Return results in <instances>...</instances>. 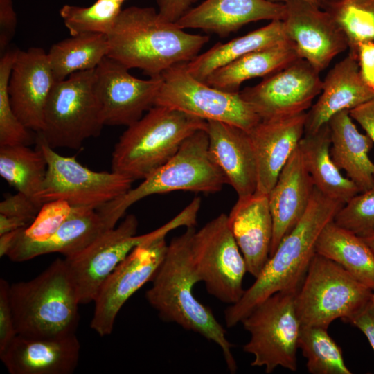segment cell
<instances>
[{"label":"cell","instance_id":"cell-1","mask_svg":"<svg viewBox=\"0 0 374 374\" xmlns=\"http://www.w3.org/2000/svg\"><path fill=\"white\" fill-rule=\"evenodd\" d=\"M343 205L314 188L303 217L283 238L240 299L226 308L224 321L227 328L241 323L257 305L272 294L298 290L316 253L321 233L334 220Z\"/></svg>","mask_w":374,"mask_h":374},{"label":"cell","instance_id":"cell-2","mask_svg":"<svg viewBox=\"0 0 374 374\" xmlns=\"http://www.w3.org/2000/svg\"><path fill=\"white\" fill-rule=\"evenodd\" d=\"M195 231V226L188 227L184 233L171 240L150 281L152 285L145 292V299L164 321L175 323L216 344L222 350L229 371L235 373L237 364L225 329L211 310L200 303L193 292L194 285L199 282L191 254Z\"/></svg>","mask_w":374,"mask_h":374},{"label":"cell","instance_id":"cell-3","mask_svg":"<svg viewBox=\"0 0 374 374\" xmlns=\"http://www.w3.org/2000/svg\"><path fill=\"white\" fill-rule=\"evenodd\" d=\"M107 37L108 57L150 77L190 61L209 40L206 35L187 33L175 23L161 20L152 7L139 6L123 9Z\"/></svg>","mask_w":374,"mask_h":374},{"label":"cell","instance_id":"cell-4","mask_svg":"<svg viewBox=\"0 0 374 374\" xmlns=\"http://www.w3.org/2000/svg\"><path fill=\"white\" fill-rule=\"evenodd\" d=\"M9 296L17 335L52 338L75 333L80 304L64 259L56 258L30 280L10 284Z\"/></svg>","mask_w":374,"mask_h":374},{"label":"cell","instance_id":"cell-5","mask_svg":"<svg viewBox=\"0 0 374 374\" xmlns=\"http://www.w3.org/2000/svg\"><path fill=\"white\" fill-rule=\"evenodd\" d=\"M206 126L199 117L154 105L119 137L112 154V171L132 181L144 179L169 161L188 137Z\"/></svg>","mask_w":374,"mask_h":374},{"label":"cell","instance_id":"cell-6","mask_svg":"<svg viewBox=\"0 0 374 374\" xmlns=\"http://www.w3.org/2000/svg\"><path fill=\"white\" fill-rule=\"evenodd\" d=\"M201 199L195 197L179 214L159 228L136 235L139 222L134 215H127L120 224L105 231L84 249L65 257L69 278L80 305L93 302L98 290L109 274L136 247L166 237L181 226H195Z\"/></svg>","mask_w":374,"mask_h":374},{"label":"cell","instance_id":"cell-7","mask_svg":"<svg viewBox=\"0 0 374 374\" xmlns=\"http://www.w3.org/2000/svg\"><path fill=\"white\" fill-rule=\"evenodd\" d=\"M227 184L208 150L206 130L188 137L178 152L136 188L97 208L107 229L116 226L129 207L152 195L177 190L215 193Z\"/></svg>","mask_w":374,"mask_h":374},{"label":"cell","instance_id":"cell-8","mask_svg":"<svg viewBox=\"0 0 374 374\" xmlns=\"http://www.w3.org/2000/svg\"><path fill=\"white\" fill-rule=\"evenodd\" d=\"M373 290L335 262L317 253L295 295L301 325L328 328L348 322L371 301Z\"/></svg>","mask_w":374,"mask_h":374},{"label":"cell","instance_id":"cell-9","mask_svg":"<svg viewBox=\"0 0 374 374\" xmlns=\"http://www.w3.org/2000/svg\"><path fill=\"white\" fill-rule=\"evenodd\" d=\"M94 85L95 69L55 82L38 132L52 148L78 150L85 140L100 134L105 125Z\"/></svg>","mask_w":374,"mask_h":374},{"label":"cell","instance_id":"cell-10","mask_svg":"<svg viewBox=\"0 0 374 374\" xmlns=\"http://www.w3.org/2000/svg\"><path fill=\"white\" fill-rule=\"evenodd\" d=\"M297 290L276 292L257 305L241 322L250 334L243 350L253 356L252 366L266 373L283 367L297 369L301 323L295 306Z\"/></svg>","mask_w":374,"mask_h":374},{"label":"cell","instance_id":"cell-11","mask_svg":"<svg viewBox=\"0 0 374 374\" xmlns=\"http://www.w3.org/2000/svg\"><path fill=\"white\" fill-rule=\"evenodd\" d=\"M36 133V147L47 162L46 177L37 196L41 206L64 200L72 207L97 209L132 188L134 181L121 174L93 171L80 163L75 157L59 154Z\"/></svg>","mask_w":374,"mask_h":374},{"label":"cell","instance_id":"cell-12","mask_svg":"<svg viewBox=\"0 0 374 374\" xmlns=\"http://www.w3.org/2000/svg\"><path fill=\"white\" fill-rule=\"evenodd\" d=\"M184 64L162 73L154 105L177 109L206 121L229 123L247 132L261 120L240 91L229 92L209 86L191 75Z\"/></svg>","mask_w":374,"mask_h":374},{"label":"cell","instance_id":"cell-13","mask_svg":"<svg viewBox=\"0 0 374 374\" xmlns=\"http://www.w3.org/2000/svg\"><path fill=\"white\" fill-rule=\"evenodd\" d=\"M191 254L199 280L209 294L230 305L240 299L247 269L227 215L220 214L194 232Z\"/></svg>","mask_w":374,"mask_h":374},{"label":"cell","instance_id":"cell-14","mask_svg":"<svg viewBox=\"0 0 374 374\" xmlns=\"http://www.w3.org/2000/svg\"><path fill=\"white\" fill-rule=\"evenodd\" d=\"M167 247L166 237L136 247L105 279L93 301L94 312L90 323L99 336L112 332L123 305L152 280L164 258Z\"/></svg>","mask_w":374,"mask_h":374},{"label":"cell","instance_id":"cell-15","mask_svg":"<svg viewBox=\"0 0 374 374\" xmlns=\"http://www.w3.org/2000/svg\"><path fill=\"white\" fill-rule=\"evenodd\" d=\"M161 76L142 80L108 56L95 69V91L105 125L129 126L155 105Z\"/></svg>","mask_w":374,"mask_h":374},{"label":"cell","instance_id":"cell-16","mask_svg":"<svg viewBox=\"0 0 374 374\" xmlns=\"http://www.w3.org/2000/svg\"><path fill=\"white\" fill-rule=\"evenodd\" d=\"M320 72L299 58L240 93L260 116L269 119L306 112L321 91Z\"/></svg>","mask_w":374,"mask_h":374},{"label":"cell","instance_id":"cell-17","mask_svg":"<svg viewBox=\"0 0 374 374\" xmlns=\"http://www.w3.org/2000/svg\"><path fill=\"white\" fill-rule=\"evenodd\" d=\"M282 20L287 39L292 42L301 58L318 71L348 48L347 38L330 15L302 0H287Z\"/></svg>","mask_w":374,"mask_h":374},{"label":"cell","instance_id":"cell-18","mask_svg":"<svg viewBox=\"0 0 374 374\" xmlns=\"http://www.w3.org/2000/svg\"><path fill=\"white\" fill-rule=\"evenodd\" d=\"M55 82L42 48L19 50L8 89L15 113L32 131L39 132L43 128L45 106Z\"/></svg>","mask_w":374,"mask_h":374},{"label":"cell","instance_id":"cell-19","mask_svg":"<svg viewBox=\"0 0 374 374\" xmlns=\"http://www.w3.org/2000/svg\"><path fill=\"white\" fill-rule=\"evenodd\" d=\"M307 112L261 119L248 133L258 171L257 192L269 194L278 175L305 134Z\"/></svg>","mask_w":374,"mask_h":374},{"label":"cell","instance_id":"cell-20","mask_svg":"<svg viewBox=\"0 0 374 374\" xmlns=\"http://www.w3.org/2000/svg\"><path fill=\"white\" fill-rule=\"evenodd\" d=\"M80 352L75 333L52 338L17 335L0 359L10 374H71L78 366Z\"/></svg>","mask_w":374,"mask_h":374},{"label":"cell","instance_id":"cell-21","mask_svg":"<svg viewBox=\"0 0 374 374\" xmlns=\"http://www.w3.org/2000/svg\"><path fill=\"white\" fill-rule=\"evenodd\" d=\"M208 150L238 198L257 190L256 157L247 131L221 121H207Z\"/></svg>","mask_w":374,"mask_h":374},{"label":"cell","instance_id":"cell-22","mask_svg":"<svg viewBox=\"0 0 374 374\" xmlns=\"http://www.w3.org/2000/svg\"><path fill=\"white\" fill-rule=\"evenodd\" d=\"M284 3L268 0H204L189 9L175 24L224 37L243 26L261 20H283Z\"/></svg>","mask_w":374,"mask_h":374},{"label":"cell","instance_id":"cell-23","mask_svg":"<svg viewBox=\"0 0 374 374\" xmlns=\"http://www.w3.org/2000/svg\"><path fill=\"white\" fill-rule=\"evenodd\" d=\"M315 188L304 164L299 146L280 171L268 194L273 220V236L269 256L307 210Z\"/></svg>","mask_w":374,"mask_h":374},{"label":"cell","instance_id":"cell-24","mask_svg":"<svg viewBox=\"0 0 374 374\" xmlns=\"http://www.w3.org/2000/svg\"><path fill=\"white\" fill-rule=\"evenodd\" d=\"M227 216L247 272L256 278L269 258L273 236L268 194L256 191L250 196L238 198Z\"/></svg>","mask_w":374,"mask_h":374},{"label":"cell","instance_id":"cell-25","mask_svg":"<svg viewBox=\"0 0 374 374\" xmlns=\"http://www.w3.org/2000/svg\"><path fill=\"white\" fill-rule=\"evenodd\" d=\"M321 93L307 112L305 134L316 132L337 113L374 98V89L363 80L358 60L349 54L328 72Z\"/></svg>","mask_w":374,"mask_h":374},{"label":"cell","instance_id":"cell-26","mask_svg":"<svg viewBox=\"0 0 374 374\" xmlns=\"http://www.w3.org/2000/svg\"><path fill=\"white\" fill-rule=\"evenodd\" d=\"M106 230L96 209L72 207L67 219L51 238L37 242H17L7 257L19 262L51 253L72 256L84 249Z\"/></svg>","mask_w":374,"mask_h":374},{"label":"cell","instance_id":"cell-27","mask_svg":"<svg viewBox=\"0 0 374 374\" xmlns=\"http://www.w3.org/2000/svg\"><path fill=\"white\" fill-rule=\"evenodd\" d=\"M331 145L330 156L335 164L353 181L360 192L374 182V163L368 157L373 143L366 134L359 132L349 110L341 111L328 122Z\"/></svg>","mask_w":374,"mask_h":374},{"label":"cell","instance_id":"cell-28","mask_svg":"<svg viewBox=\"0 0 374 374\" xmlns=\"http://www.w3.org/2000/svg\"><path fill=\"white\" fill-rule=\"evenodd\" d=\"M301 58L289 39L252 51L212 72L204 81L213 87L239 92L244 81L265 78Z\"/></svg>","mask_w":374,"mask_h":374},{"label":"cell","instance_id":"cell-29","mask_svg":"<svg viewBox=\"0 0 374 374\" xmlns=\"http://www.w3.org/2000/svg\"><path fill=\"white\" fill-rule=\"evenodd\" d=\"M330 145V129L326 123L314 133L305 134L299 148L315 188L326 197L344 204L360 191L333 162Z\"/></svg>","mask_w":374,"mask_h":374},{"label":"cell","instance_id":"cell-30","mask_svg":"<svg viewBox=\"0 0 374 374\" xmlns=\"http://www.w3.org/2000/svg\"><path fill=\"white\" fill-rule=\"evenodd\" d=\"M287 39L282 20H273L228 42H218L184 64L191 75L204 82L216 69L252 51Z\"/></svg>","mask_w":374,"mask_h":374},{"label":"cell","instance_id":"cell-31","mask_svg":"<svg viewBox=\"0 0 374 374\" xmlns=\"http://www.w3.org/2000/svg\"><path fill=\"white\" fill-rule=\"evenodd\" d=\"M315 251L341 266L372 290L374 289V255L359 235L332 221L321 233Z\"/></svg>","mask_w":374,"mask_h":374},{"label":"cell","instance_id":"cell-32","mask_svg":"<svg viewBox=\"0 0 374 374\" xmlns=\"http://www.w3.org/2000/svg\"><path fill=\"white\" fill-rule=\"evenodd\" d=\"M109 51L107 35L83 33L55 43L47 55L55 80L59 82L74 73L95 69Z\"/></svg>","mask_w":374,"mask_h":374},{"label":"cell","instance_id":"cell-33","mask_svg":"<svg viewBox=\"0 0 374 374\" xmlns=\"http://www.w3.org/2000/svg\"><path fill=\"white\" fill-rule=\"evenodd\" d=\"M46 170V158L38 148L31 149L24 145L0 146L1 177L37 203Z\"/></svg>","mask_w":374,"mask_h":374},{"label":"cell","instance_id":"cell-34","mask_svg":"<svg viewBox=\"0 0 374 374\" xmlns=\"http://www.w3.org/2000/svg\"><path fill=\"white\" fill-rule=\"evenodd\" d=\"M321 8L344 33L349 55L357 60L358 45L374 42V0H324Z\"/></svg>","mask_w":374,"mask_h":374},{"label":"cell","instance_id":"cell-35","mask_svg":"<svg viewBox=\"0 0 374 374\" xmlns=\"http://www.w3.org/2000/svg\"><path fill=\"white\" fill-rule=\"evenodd\" d=\"M298 347L312 374L352 373L344 362L341 348L330 336L328 328L302 326Z\"/></svg>","mask_w":374,"mask_h":374},{"label":"cell","instance_id":"cell-36","mask_svg":"<svg viewBox=\"0 0 374 374\" xmlns=\"http://www.w3.org/2000/svg\"><path fill=\"white\" fill-rule=\"evenodd\" d=\"M121 7L112 0H96L86 7L66 4L60 15L71 36L83 33L108 35L123 10Z\"/></svg>","mask_w":374,"mask_h":374},{"label":"cell","instance_id":"cell-37","mask_svg":"<svg viewBox=\"0 0 374 374\" xmlns=\"http://www.w3.org/2000/svg\"><path fill=\"white\" fill-rule=\"evenodd\" d=\"M18 51L8 49L0 59V146L30 145L36 140L15 113L9 96V79Z\"/></svg>","mask_w":374,"mask_h":374},{"label":"cell","instance_id":"cell-38","mask_svg":"<svg viewBox=\"0 0 374 374\" xmlns=\"http://www.w3.org/2000/svg\"><path fill=\"white\" fill-rule=\"evenodd\" d=\"M333 221L359 236L374 231V182L369 189L359 193L344 204Z\"/></svg>","mask_w":374,"mask_h":374},{"label":"cell","instance_id":"cell-39","mask_svg":"<svg viewBox=\"0 0 374 374\" xmlns=\"http://www.w3.org/2000/svg\"><path fill=\"white\" fill-rule=\"evenodd\" d=\"M71 209L72 206L64 200L44 203L33 222L21 229L17 242H37L48 240L67 219Z\"/></svg>","mask_w":374,"mask_h":374},{"label":"cell","instance_id":"cell-40","mask_svg":"<svg viewBox=\"0 0 374 374\" xmlns=\"http://www.w3.org/2000/svg\"><path fill=\"white\" fill-rule=\"evenodd\" d=\"M9 283L0 279V353L17 335L9 296Z\"/></svg>","mask_w":374,"mask_h":374},{"label":"cell","instance_id":"cell-41","mask_svg":"<svg viewBox=\"0 0 374 374\" xmlns=\"http://www.w3.org/2000/svg\"><path fill=\"white\" fill-rule=\"evenodd\" d=\"M42 206L32 198L18 192L7 197L0 203V213L27 219L31 222L35 219Z\"/></svg>","mask_w":374,"mask_h":374},{"label":"cell","instance_id":"cell-42","mask_svg":"<svg viewBox=\"0 0 374 374\" xmlns=\"http://www.w3.org/2000/svg\"><path fill=\"white\" fill-rule=\"evenodd\" d=\"M17 15L12 0H0V53L2 55L8 49L15 36Z\"/></svg>","mask_w":374,"mask_h":374},{"label":"cell","instance_id":"cell-43","mask_svg":"<svg viewBox=\"0 0 374 374\" xmlns=\"http://www.w3.org/2000/svg\"><path fill=\"white\" fill-rule=\"evenodd\" d=\"M197 0H157L161 20L176 23Z\"/></svg>","mask_w":374,"mask_h":374},{"label":"cell","instance_id":"cell-44","mask_svg":"<svg viewBox=\"0 0 374 374\" xmlns=\"http://www.w3.org/2000/svg\"><path fill=\"white\" fill-rule=\"evenodd\" d=\"M357 60L363 80L374 89V42H364L358 45Z\"/></svg>","mask_w":374,"mask_h":374},{"label":"cell","instance_id":"cell-45","mask_svg":"<svg viewBox=\"0 0 374 374\" xmlns=\"http://www.w3.org/2000/svg\"><path fill=\"white\" fill-rule=\"evenodd\" d=\"M350 116L357 122L374 144V98L349 111Z\"/></svg>","mask_w":374,"mask_h":374},{"label":"cell","instance_id":"cell-46","mask_svg":"<svg viewBox=\"0 0 374 374\" xmlns=\"http://www.w3.org/2000/svg\"><path fill=\"white\" fill-rule=\"evenodd\" d=\"M348 323L363 332L374 351V307L371 301Z\"/></svg>","mask_w":374,"mask_h":374},{"label":"cell","instance_id":"cell-47","mask_svg":"<svg viewBox=\"0 0 374 374\" xmlns=\"http://www.w3.org/2000/svg\"><path fill=\"white\" fill-rule=\"evenodd\" d=\"M32 222L22 217L0 213V235L28 226Z\"/></svg>","mask_w":374,"mask_h":374},{"label":"cell","instance_id":"cell-48","mask_svg":"<svg viewBox=\"0 0 374 374\" xmlns=\"http://www.w3.org/2000/svg\"><path fill=\"white\" fill-rule=\"evenodd\" d=\"M23 229V228H22ZM21 229L0 235V257L7 256L14 247Z\"/></svg>","mask_w":374,"mask_h":374},{"label":"cell","instance_id":"cell-49","mask_svg":"<svg viewBox=\"0 0 374 374\" xmlns=\"http://www.w3.org/2000/svg\"><path fill=\"white\" fill-rule=\"evenodd\" d=\"M364 241L368 244L371 250L372 251L374 255V231L364 235L360 236Z\"/></svg>","mask_w":374,"mask_h":374},{"label":"cell","instance_id":"cell-50","mask_svg":"<svg viewBox=\"0 0 374 374\" xmlns=\"http://www.w3.org/2000/svg\"><path fill=\"white\" fill-rule=\"evenodd\" d=\"M268 1H272V2H279V3L283 2V3H285L287 0H268ZM302 1H307L308 3H312L313 5H315V6H318V7H319L321 8L324 0H302Z\"/></svg>","mask_w":374,"mask_h":374},{"label":"cell","instance_id":"cell-51","mask_svg":"<svg viewBox=\"0 0 374 374\" xmlns=\"http://www.w3.org/2000/svg\"><path fill=\"white\" fill-rule=\"evenodd\" d=\"M371 303L374 307V289L373 290V292H372Z\"/></svg>","mask_w":374,"mask_h":374},{"label":"cell","instance_id":"cell-52","mask_svg":"<svg viewBox=\"0 0 374 374\" xmlns=\"http://www.w3.org/2000/svg\"><path fill=\"white\" fill-rule=\"evenodd\" d=\"M112 1H114L115 2H117L121 5H123V3L126 1V0H112Z\"/></svg>","mask_w":374,"mask_h":374}]
</instances>
